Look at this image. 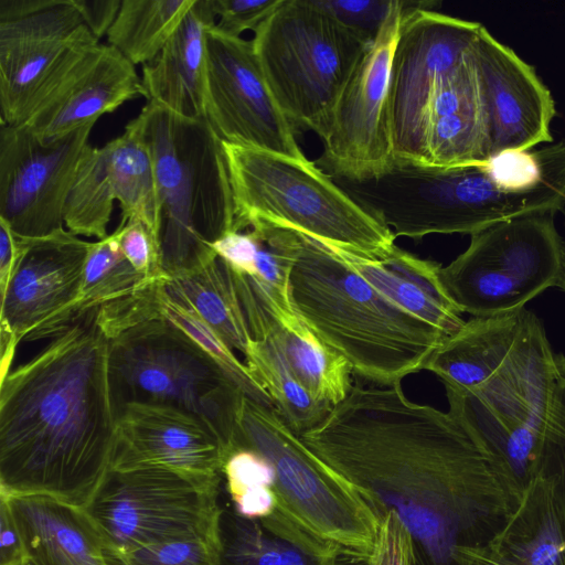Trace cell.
I'll use <instances>...</instances> for the list:
<instances>
[{
	"label": "cell",
	"mask_w": 565,
	"mask_h": 565,
	"mask_svg": "<svg viewBox=\"0 0 565 565\" xmlns=\"http://www.w3.org/2000/svg\"><path fill=\"white\" fill-rule=\"evenodd\" d=\"M303 445L380 519L394 512L413 565H460L489 543L523 492L448 411L408 399L401 382L352 385Z\"/></svg>",
	"instance_id": "obj_1"
},
{
	"label": "cell",
	"mask_w": 565,
	"mask_h": 565,
	"mask_svg": "<svg viewBox=\"0 0 565 565\" xmlns=\"http://www.w3.org/2000/svg\"><path fill=\"white\" fill-rule=\"evenodd\" d=\"M98 309L0 380V493L84 508L108 472L118 407Z\"/></svg>",
	"instance_id": "obj_2"
},
{
	"label": "cell",
	"mask_w": 565,
	"mask_h": 565,
	"mask_svg": "<svg viewBox=\"0 0 565 565\" xmlns=\"http://www.w3.org/2000/svg\"><path fill=\"white\" fill-rule=\"evenodd\" d=\"M282 243L294 309L353 373L390 385L426 369L446 334L398 307L319 241L282 228Z\"/></svg>",
	"instance_id": "obj_3"
},
{
	"label": "cell",
	"mask_w": 565,
	"mask_h": 565,
	"mask_svg": "<svg viewBox=\"0 0 565 565\" xmlns=\"http://www.w3.org/2000/svg\"><path fill=\"white\" fill-rule=\"evenodd\" d=\"M136 118L153 161L160 264L172 278L214 260L211 244L234 231L228 167L222 140L204 118L151 102Z\"/></svg>",
	"instance_id": "obj_4"
},
{
	"label": "cell",
	"mask_w": 565,
	"mask_h": 565,
	"mask_svg": "<svg viewBox=\"0 0 565 565\" xmlns=\"http://www.w3.org/2000/svg\"><path fill=\"white\" fill-rule=\"evenodd\" d=\"M233 191L234 231L257 224L290 228L326 246L369 258L395 236L316 162L222 141Z\"/></svg>",
	"instance_id": "obj_5"
},
{
	"label": "cell",
	"mask_w": 565,
	"mask_h": 565,
	"mask_svg": "<svg viewBox=\"0 0 565 565\" xmlns=\"http://www.w3.org/2000/svg\"><path fill=\"white\" fill-rule=\"evenodd\" d=\"M565 381L556 353L532 313L516 345L486 383L446 388L449 412L523 492L536 476L539 454L554 398Z\"/></svg>",
	"instance_id": "obj_6"
},
{
	"label": "cell",
	"mask_w": 565,
	"mask_h": 565,
	"mask_svg": "<svg viewBox=\"0 0 565 565\" xmlns=\"http://www.w3.org/2000/svg\"><path fill=\"white\" fill-rule=\"evenodd\" d=\"M252 42L295 132L312 130L322 139L343 88L371 43L317 0H282Z\"/></svg>",
	"instance_id": "obj_7"
},
{
	"label": "cell",
	"mask_w": 565,
	"mask_h": 565,
	"mask_svg": "<svg viewBox=\"0 0 565 565\" xmlns=\"http://www.w3.org/2000/svg\"><path fill=\"white\" fill-rule=\"evenodd\" d=\"M109 375L118 409L129 403L180 408L209 425L227 456L236 449L245 394L168 320L145 319L109 339Z\"/></svg>",
	"instance_id": "obj_8"
},
{
	"label": "cell",
	"mask_w": 565,
	"mask_h": 565,
	"mask_svg": "<svg viewBox=\"0 0 565 565\" xmlns=\"http://www.w3.org/2000/svg\"><path fill=\"white\" fill-rule=\"evenodd\" d=\"M269 465L278 514L348 554L367 558L380 521L345 481L320 461L269 406L246 395L238 414L236 449Z\"/></svg>",
	"instance_id": "obj_9"
},
{
	"label": "cell",
	"mask_w": 565,
	"mask_h": 565,
	"mask_svg": "<svg viewBox=\"0 0 565 565\" xmlns=\"http://www.w3.org/2000/svg\"><path fill=\"white\" fill-rule=\"evenodd\" d=\"M221 482L158 467H110L82 508L106 555L216 537Z\"/></svg>",
	"instance_id": "obj_10"
},
{
	"label": "cell",
	"mask_w": 565,
	"mask_h": 565,
	"mask_svg": "<svg viewBox=\"0 0 565 565\" xmlns=\"http://www.w3.org/2000/svg\"><path fill=\"white\" fill-rule=\"evenodd\" d=\"M555 214H527L470 235L466 250L440 268L441 282L462 313H510L556 287L563 237Z\"/></svg>",
	"instance_id": "obj_11"
},
{
	"label": "cell",
	"mask_w": 565,
	"mask_h": 565,
	"mask_svg": "<svg viewBox=\"0 0 565 565\" xmlns=\"http://www.w3.org/2000/svg\"><path fill=\"white\" fill-rule=\"evenodd\" d=\"M332 179L395 238L472 235L494 220V185L479 166L440 168L393 160L367 178Z\"/></svg>",
	"instance_id": "obj_12"
},
{
	"label": "cell",
	"mask_w": 565,
	"mask_h": 565,
	"mask_svg": "<svg viewBox=\"0 0 565 565\" xmlns=\"http://www.w3.org/2000/svg\"><path fill=\"white\" fill-rule=\"evenodd\" d=\"M437 2L403 1L390 71L393 160L423 162L429 104L444 78L476 44L482 24L431 10Z\"/></svg>",
	"instance_id": "obj_13"
},
{
	"label": "cell",
	"mask_w": 565,
	"mask_h": 565,
	"mask_svg": "<svg viewBox=\"0 0 565 565\" xmlns=\"http://www.w3.org/2000/svg\"><path fill=\"white\" fill-rule=\"evenodd\" d=\"M403 17L394 0L377 36L365 50L332 114L316 164L331 178L363 179L393 161L390 71Z\"/></svg>",
	"instance_id": "obj_14"
},
{
	"label": "cell",
	"mask_w": 565,
	"mask_h": 565,
	"mask_svg": "<svg viewBox=\"0 0 565 565\" xmlns=\"http://www.w3.org/2000/svg\"><path fill=\"white\" fill-rule=\"evenodd\" d=\"M204 118L230 143L306 159L265 78L252 40L206 32Z\"/></svg>",
	"instance_id": "obj_15"
},
{
	"label": "cell",
	"mask_w": 565,
	"mask_h": 565,
	"mask_svg": "<svg viewBox=\"0 0 565 565\" xmlns=\"http://www.w3.org/2000/svg\"><path fill=\"white\" fill-rule=\"evenodd\" d=\"M19 258L1 296L0 340L51 339L81 315L84 267L90 242L65 227L19 237Z\"/></svg>",
	"instance_id": "obj_16"
},
{
	"label": "cell",
	"mask_w": 565,
	"mask_h": 565,
	"mask_svg": "<svg viewBox=\"0 0 565 565\" xmlns=\"http://www.w3.org/2000/svg\"><path fill=\"white\" fill-rule=\"evenodd\" d=\"M94 126L43 141L21 125L0 124V218L17 236L65 227V203Z\"/></svg>",
	"instance_id": "obj_17"
},
{
	"label": "cell",
	"mask_w": 565,
	"mask_h": 565,
	"mask_svg": "<svg viewBox=\"0 0 565 565\" xmlns=\"http://www.w3.org/2000/svg\"><path fill=\"white\" fill-rule=\"evenodd\" d=\"M143 97L136 66L109 44L72 47L31 99L20 124L43 141L95 125L105 114Z\"/></svg>",
	"instance_id": "obj_18"
},
{
	"label": "cell",
	"mask_w": 565,
	"mask_h": 565,
	"mask_svg": "<svg viewBox=\"0 0 565 565\" xmlns=\"http://www.w3.org/2000/svg\"><path fill=\"white\" fill-rule=\"evenodd\" d=\"M226 456L218 436L189 412L148 403H129L118 409L110 467H158L222 482Z\"/></svg>",
	"instance_id": "obj_19"
},
{
	"label": "cell",
	"mask_w": 565,
	"mask_h": 565,
	"mask_svg": "<svg viewBox=\"0 0 565 565\" xmlns=\"http://www.w3.org/2000/svg\"><path fill=\"white\" fill-rule=\"evenodd\" d=\"M95 40L72 0H47L31 13L0 20V124L20 125L67 52Z\"/></svg>",
	"instance_id": "obj_20"
},
{
	"label": "cell",
	"mask_w": 565,
	"mask_h": 565,
	"mask_svg": "<svg viewBox=\"0 0 565 565\" xmlns=\"http://www.w3.org/2000/svg\"><path fill=\"white\" fill-rule=\"evenodd\" d=\"M476 52L489 105L493 156L553 142L555 103L534 67L484 25Z\"/></svg>",
	"instance_id": "obj_21"
},
{
	"label": "cell",
	"mask_w": 565,
	"mask_h": 565,
	"mask_svg": "<svg viewBox=\"0 0 565 565\" xmlns=\"http://www.w3.org/2000/svg\"><path fill=\"white\" fill-rule=\"evenodd\" d=\"M476 44L444 78L429 104L424 164L477 166L493 156L490 111Z\"/></svg>",
	"instance_id": "obj_22"
},
{
	"label": "cell",
	"mask_w": 565,
	"mask_h": 565,
	"mask_svg": "<svg viewBox=\"0 0 565 565\" xmlns=\"http://www.w3.org/2000/svg\"><path fill=\"white\" fill-rule=\"evenodd\" d=\"M460 565H565V513L553 482L536 473L502 530L466 551Z\"/></svg>",
	"instance_id": "obj_23"
},
{
	"label": "cell",
	"mask_w": 565,
	"mask_h": 565,
	"mask_svg": "<svg viewBox=\"0 0 565 565\" xmlns=\"http://www.w3.org/2000/svg\"><path fill=\"white\" fill-rule=\"evenodd\" d=\"M0 497L23 543L21 565H108L100 535L82 508L47 497Z\"/></svg>",
	"instance_id": "obj_24"
},
{
	"label": "cell",
	"mask_w": 565,
	"mask_h": 565,
	"mask_svg": "<svg viewBox=\"0 0 565 565\" xmlns=\"http://www.w3.org/2000/svg\"><path fill=\"white\" fill-rule=\"evenodd\" d=\"M215 23L212 1L195 0L159 55L142 65L147 102L186 118H204L205 41Z\"/></svg>",
	"instance_id": "obj_25"
},
{
	"label": "cell",
	"mask_w": 565,
	"mask_h": 565,
	"mask_svg": "<svg viewBox=\"0 0 565 565\" xmlns=\"http://www.w3.org/2000/svg\"><path fill=\"white\" fill-rule=\"evenodd\" d=\"M330 249L398 307L447 337L463 326L462 312L441 282L440 264L419 258L396 245L377 258Z\"/></svg>",
	"instance_id": "obj_26"
},
{
	"label": "cell",
	"mask_w": 565,
	"mask_h": 565,
	"mask_svg": "<svg viewBox=\"0 0 565 565\" xmlns=\"http://www.w3.org/2000/svg\"><path fill=\"white\" fill-rule=\"evenodd\" d=\"M247 278L267 317L264 329L274 333L299 381L321 403L333 407L343 401L353 385L349 362L301 320L291 305L289 291Z\"/></svg>",
	"instance_id": "obj_27"
},
{
	"label": "cell",
	"mask_w": 565,
	"mask_h": 565,
	"mask_svg": "<svg viewBox=\"0 0 565 565\" xmlns=\"http://www.w3.org/2000/svg\"><path fill=\"white\" fill-rule=\"evenodd\" d=\"M532 313L523 308L470 318L440 343L425 370L436 374L445 388L469 391L480 386L504 364Z\"/></svg>",
	"instance_id": "obj_28"
},
{
	"label": "cell",
	"mask_w": 565,
	"mask_h": 565,
	"mask_svg": "<svg viewBox=\"0 0 565 565\" xmlns=\"http://www.w3.org/2000/svg\"><path fill=\"white\" fill-rule=\"evenodd\" d=\"M215 565H366L367 558L326 553L260 521L222 508L217 523Z\"/></svg>",
	"instance_id": "obj_29"
},
{
	"label": "cell",
	"mask_w": 565,
	"mask_h": 565,
	"mask_svg": "<svg viewBox=\"0 0 565 565\" xmlns=\"http://www.w3.org/2000/svg\"><path fill=\"white\" fill-rule=\"evenodd\" d=\"M166 289L182 300L243 355L252 341L248 323L228 266L218 257L209 264L169 278Z\"/></svg>",
	"instance_id": "obj_30"
},
{
	"label": "cell",
	"mask_w": 565,
	"mask_h": 565,
	"mask_svg": "<svg viewBox=\"0 0 565 565\" xmlns=\"http://www.w3.org/2000/svg\"><path fill=\"white\" fill-rule=\"evenodd\" d=\"M244 358L274 409L297 435L318 425L331 411L330 405L319 402L299 381L269 329L253 335Z\"/></svg>",
	"instance_id": "obj_31"
},
{
	"label": "cell",
	"mask_w": 565,
	"mask_h": 565,
	"mask_svg": "<svg viewBox=\"0 0 565 565\" xmlns=\"http://www.w3.org/2000/svg\"><path fill=\"white\" fill-rule=\"evenodd\" d=\"M117 185L120 222L141 221L158 244V203L153 161L137 118L124 132L106 143ZM159 246V245H158Z\"/></svg>",
	"instance_id": "obj_32"
},
{
	"label": "cell",
	"mask_w": 565,
	"mask_h": 565,
	"mask_svg": "<svg viewBox=\"0 0 565 565\" xmlns=\"http://www.w3.org/2000/svg\"><path fill=\"white\" fill-rule=\"evenodd\" d=\"M195 0H122L107 32L109 45L135 66L152 62Z\"/></svg>",
	"instance_id": "obj_33"
},
{
	"label": "cell",
	"mask_w": 565,
	"mask_h": 565,
	"mask_svg": "<svg viewBox=\"0 0 565 565\" xmlns=\"http://www.w3.org/2000/svg\"><path fill=\"white\" fill-rule=\"evenodd\" d=\"M166 281H158L148 288L145 296V318H162L180 328L221 366L247 397L273 407L269 396L253 379L245 363L195 310L168 292Z\"/></svg>",
	"instance_id": "obj_34"
},
{
	"label": "cell",
	"mask_w": 565,
	"mask_h": 565,
	"mask_svg": "<svg viewBox=\"0 0 565 565\" xmlns=\"http://www.w3.org/2000/svg\"><path fill=\"white\" fill-rule=\"evenodd\" d=\"M115 201L106 146L88 145L65 203V228L77 236L105 238Z\"/></svg>",
	"instance_id": "obj_35"
},
{
	"label": "cell",
	"mask_w": 565,
	"mask_h": 565,
	"mask_svg": "<svg viewBox=\"0 0 565 565\" xmlns=\"http://www.w3.org/2000/svg\"><path fill=\"white\" fill-rule=\"evenodd\" d=\"M138 273L124 256L115 230L105 238L90 242L85 260L81 312L102 307L157 282Z\"/></svg>",
	"instance_id": "obj_36"
},
{
	"label": "cell",
	"mask_w": 565,
	"mask_h": 565,
	"mask_svg": "<svg viewBox=\"0 0 565 565\" xmlns=\"http://www.w3.org/2000/svg\"><path fill=\"white\" fill-rule=\"evenodd\" d=\"M222 475L237 514L264 522L278 513L274 475L258 454L245 448L234 450L226 457Z\"/></svg>",
	"instance_id": "obj_37"
},
{
	"label": "cell",
	"mask_w": 565,
	"mask_h": 565,
	"mask_svg": "<svg viewBox=\"0 0 565 565\" xmlns=\"http://www.w3.org/2000/svg\"><path fill=\"white\" fill-rule=\"evenodd\" d=\"M216 543L217 536L167 543L125 555H105L108 565H215Z\"/></svg>",
	"instance_id": "obj_38"
},
{
	"label": "cell",
	"mask_w": 565,
	"mask_h": 565,
	"mask_svg": "<svg viewBox=\"0 0 565 565\" xmlns=\"http://www.w3.org/2000/svg\"><path fill=\"white\" fill-rule=\"evenodd\" d=\"M536 473L553 482L565 513V381L557 388L548 416Z\"/></svg>",
	"instance_id": "obj_39"
},
{
	"label": "cell",
	"mask_w": 565,
	"mask_h": 565,
	"mask_svg": "<svg viewBox=\"0 0 565 565\" xmlns=\"http://www.w3.org/2000/svg\"><path fill=\"white\" fill-rule=\"evenodd\" d=\"M116 231L124 256L138 273L152 280L169 279L161 268L157 241L141 221L129 218Z\"/></svg>",
	"instance_id": "obj_40"
},
{
	"label": "cell",
	"mask_w": 565,
	"mask_h": 565,
	"mask_svg": "<svg viewBox=\"0 0 565 565\" xmlns=\"http://www.w3.org/2000/svg\"><path fill=\"white\" fill-rule=\"evenodd\" d=\"M343 25L358 33L369 43L377 36L394 0H317Z\"/></svg>",
	"instance_id": "obj_41"
},
{
	"label": "cell",
	"mask_w": 565,
	"mask_h": 565,
	"mask_svg": "<svg viewBox=\"0 0 565 565\" xmlns=\"http://www.w3.org/2000/svg\"><path fill=\"white\" fill-rule=\"evenodd\" d=\"M211 1L216 15L214 29L235 38H241V34L248 30L255 32L282 2V0Z\"/></svg>",
	"instance_id": "obj_42"
},
{
	"label": "cell",
	"mask_w": 565,
	"mask_h": 565,
	"mask_svg": "<svg viewBox=\"0 0 565 565\" xmlns=\"http://www.w3.org/2000/svg\"><path fill=\"white\" fill-rule=\"evenodd\" d=\"M366 565H413L411 537L396 513L386 512L380 519Z\"/></svg>",
	"instance_id": "obj_43"
},
{
	"label": "cell",
	"mask_w": 565,
	"mask_h": 565,
	"mask_svg": "<svg viewBox=\"0 0 565 565\" xmlns=\"http://www.w3.org/2000/svg\"><path fill=\"white\" fill-rule=\"evenodd\" d=\"M84 24L99 41L116 20L122 0H72Z\"/></svg>",
	"instance_id": "obj_44"
},
{
	"label": "cell",
	"mask_w": 565,
	"mask_h": 565,
	"mask_svg": "<svg viewBox=\"0 0 565 565\" xmlns=\"http://www.w3.org/2000/svg\"><path fill=\"white\" fill-rule=\"evenodd\" d=\"M23 543L8 502L0 497V565H21Z\"/></svg>",
	"instance_id": "obj_45"
},
{
	"label": "cell",
	"mask_w": 565,
	"mask_h": 565,
	"mask_svg": "<svg viewBox=\"0 0 565 565\" xmlns=\"http://www.w3.org/2000/svg\"><path fill=\"white\" fill-rule=\"evenodd\" d=\"M19 258L18 236L0 218V297L4 294Z\"/></svg>",
	"instance_id": "obj_46"
},
{
	"label": "cell",
	"mask_w": 565,
	"mask_h": 565,
	"mask_svg": "<svg viewBox=\"0 0 565 565\" xmlns=\"http://www.w3.org/2000/svg\"><path fill=\"white\" fill-rule=\"evenodd\" d=\"M562 214H563V220H564V230H565V206L564 209L561 211ZM557 288H559L561 290H563L565 292V236L563 237V262H562V270H561V274H559V278H558V281H557V285H556Z\"/></svg>",
	"instance_id": "obj_47"
}]
</instances>
